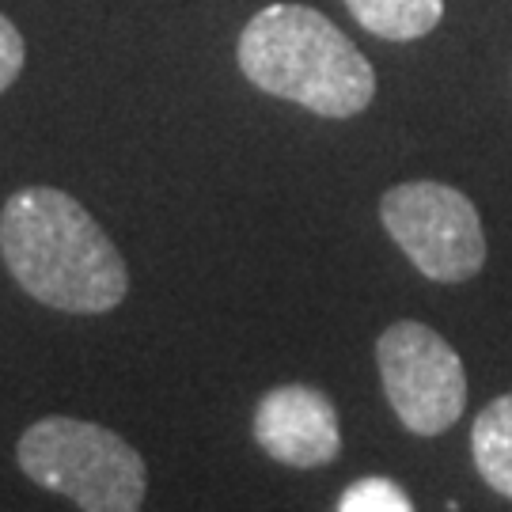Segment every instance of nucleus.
Returning a JSON list of instances; mask_svg holds the SVG:
<instances>
[{"label":"nucleus","instance_id":"nucleus-1","mask_svg":"<svg viewBox=\"0 0 512 512\" xmlns=\"http://www.w3.org/2000/svg\"><path fill=\"white\" fill-rule=\"evenodd\" d=\"M0 258L23 293L69 315L114 311L129 293L126 258L99 220L57 186H27L4 202Z\"/></svg>","mask_w":512,"mask_h":512},{"label":"nucleus","instance_id":"nucleus-2","mask_svg":"<svg viewBox=\"0 0 512 512\" xmlns=\"http://www.w3.org/2000/svg\"><path fill=\"white\" fill-rule=\"evenodd\" d=\"M239 69L258 92L300 103L319 118H353L372 103L368 57L323 12L277 0L239 35Z\"/></svg>","mask_w":512,"mask_h":512},{"label":"nucleus","instance_id":"nucleus-3","mask_svg":"<svg viewBox=\"0 0 512 512\" xmlns=\"http://www.w3.org/2000/svg\"><path fill=\"white\" fill-rule=\"evenodd\" d=\"M19 471L80 512H141L148 490L145 459L126 437L95 421L42 418L16 444Z\"/></svg>","mask_w":512,"mask_h":512},{"label":"nucleus","instance_id":"nucleus-4","mask_svg":"<svg viewBox=\"0 0 512 512\" xmlns=\"http://www.w3.org/2000/svg\"><path fill=\"white\" fill-rule=\"evenodd\" d=\"M387 236L429 281H471L486 262V232L475 202L444 183H399L380 202Z\"/></svg>","mask_w":512,"mask_h":512},{"label":"nucleus","instance_id":"nucleus-5","mask_svg":"<svg viewBox=\"0 0 512 512\" xmlns=\"http://www.w3.org/2000/svg\"><path fill=\"white\" fill-rule=\"evenodd\" d=\"M384 395L410 433L440 437L467 406V372L459 353L433 327L399 319L376 342Z\"/></svg>","mask_w":512,"mask_h":512},{"label":"nucleus","instance_id":"nucleus-6","mask_svg":"<svg viewBox=\"0 0 512 512\" xmlns=\"http://www.w3.org/2000/svg\"><path fill=\"white\" fill-rule=\"evenodd\" d=\"M255 440L285 467H323L342 452L338 410L319 387L281 384L258 403Z\"/></svg>","mask_w":512,"mask_h":512},{"label":"nucleus","instance_id":"nucleus-7","mask_svg":"<svg viewBox=\"0 0 512 512\" xmlns=\"http://www.w3.org/2000/svg\"><path fill=\"white\" fill-rule=\"evenodd\" d=\"M471 452L482 482L512 501V391L501 395L475 418Z\"/></svg>","mask_w":512,"mask_h":512},{"label":"nucleus","instance_id":"nucleus-8","mask_svg":"<svg viewBox=\"0 0 512 512\" xmlns=\"http://www.w3.org/2000/svg\"><path fill=\"white\" fill-rule=\"evenodd\" d=\"M346 8L365 31L391 42L429 35L444 16V0H346Z\"/></svg>","mask_w":512,"mask_h":512},{"label":"nucleus","instance_id":"nucleus-9","mask_svg":"<svg viewBox=\"0 0 512 512\" xmlns=\"http://www.w3.org/2000/svg\"><path fill=\"white\" fill-rule=\"evenodd\" d=\"M338 512H414V505H410V497H406L399 482H391V478H361L342 494Z\"/></svg>","mask_w":512,"mask_h":512},{"label":"nucleus","instance_id":"nucleus-10","mask_svg":"<svg viewBox=\"0 0 512 512\" xmlns=\"http://www.w3.org/2000/svg\"><path fill=\"white\" fill-rule=\"evenodd\" d=\"M23 61H27L23 35L16 31L12 19L0 16V92H8L16 84V76L23 73Z\"/></svg>","mask_w":512,"mask_h":512}]
</instances>
